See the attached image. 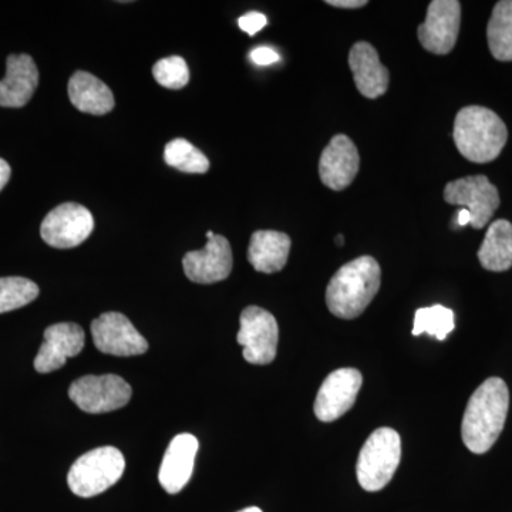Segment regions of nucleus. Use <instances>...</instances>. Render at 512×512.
<instances>
[{"label":"nucleus","instance_id":"obj_12","mask_svg":"<svg viewBox=\"0 0 512 512\" xmlns=\"http://www.w3.org/2000/svg\"><path fill=\"white\" fill-rule=\"evenodd\" d=\"M362 384V373L352 367L330 373L316 396L313 406L316 417L323 423H330L345 416L355 404Z\"/></svg>","mask_w":512,"mask_h":512},{"label":"nucleus","instance_id":"obj_25","mask_svg":"<svg viewBox=\"0 0 512 512\" xmlns=\"http://www.w3.org/2000/svg\"><path fill=\"white\" fill-rule=\"evenodd\" d=\"M39 296V286L20 276L0 278V313L16 311Z\"/></svg>","mask_w":512,"mask_h":512},{"label":"nucleus","instance_id":"obj_6","mask_svg":"<svg viewBox=\"0 0 512 512\" xmlns=\"http://www.w3.org/2000/svg\"><path fill=\"white\" fill-rule=\"evenodd\" d=\"M237 342L244 348V359L251 365H269L278 350L279 328L275 316L259 306H248L241 313Z\"/></svg>","mask_w":512,"mask_h":512},{"label":"nucleus","instance_id":"obj_31","mask_svg":"<svg viewBox=\"0 0 512 512\" xmlns=\"http://www.w3.org/2000/svg\"><path fill=\"white\" fill-rule=\"evenodd\" d=\"M454 221L457 222L458 227H466V225L471 222L470 212H468L466 208H461V210L458 211L457 217H454Z\"/></svg>","mask_w":512,"mask_h":512},{"label":"nucleus","instance_id":"obj_3","mask_svg":"<svg viewBox=\"0 0 512 512\" xmlns=\"http://www.w3.org/2000/svg\"><path fill=\"white\" fill-rule=\"evenodd\" d=\"M454 143L471 163H491L500 156L508 140L507 126L493 110L468 106L454 120Z\"/></svg>","mask_w":512,"mask_h":512},{"label":"nucleus","instance_id":"obj_5","mask_svg":"<svg viewBox=\"0 0 512 512\" xmlns=\"http://www.w3.org/2000/svg\"><path fill=\"white\" fill-rule=\"evenodd\" d=\"M126 460L119 448L99 447L77 458L67 474V484L77 497H96L123 477Z\"/></svg>","mask_w":512,"mask_h":512},{"label":"nucleus","instance_id":"obj_23","mask_svg":"<svg viewBox=\"0 0 512 512\" xmlns=\"http://www.w3.org/2000/svg\"><path fill=\"white\" fill-rule=\"evenodd\" d=\"M165 163L187 174H205L210 170V161L197 147L184 138H175L165 146Z\"/></svg>","mask_w":512,"mask_h":512},{"label":"nucleus","instance_id":"obj_29","mask_svg":"<svg viewBox=\"0 0 512 512\" xmlns=\"http://www.w3.org/2000/svg\"><path fill=\"white\" fill-rule=\"evenodd\" d=\"M326 3L340 9H359L367 5L366 0H328Z\"/></svg>","mask_w":512,"mask_h":512},{"label":"nucleus","instance_id":"obj_26","mask_svg":"<svg viewBox=\"0 0 512 512\" xmlns=\"http://www.w3.org/2000/svg\"><path fill=\"white\" fill-rule=\"evenodd\" d=\"M153 76L165 89L180 90L190 82V69L183 57L170 56L154 64Z\"/></svg>","mask_w":512,"mask_h":512},{"label":"nucleus","instance_id":"obj_8","mask_svg":"<svg viewBox=\"0 0 512 512\" xmlns=\"http://www.w3.org/2000/svg\"><path fill=\"white\" fill-rule=\"evenodd\" d=\"M444 200L447 204L466 208L470 212V225L474 229H483L494 217L501 202L497 188L485 175L451 181L444 188Z\"/></svg>","mask_w":512,"mask_h":512},{"label":"nucleus","instance_id":"obj_28","mask_svg":"<svg viewBox=\"0 0 512 512\" xmlns=\"http://www.w3.org/2000/svg\"><path fill=\"white\" fill-rule=\"evenodd\" d=\"M249 57H251L252 62L258 64V66H269V64L281 62V56H279L274 49H271V47H258Z\"/></svg>","mask_w":512,"mask_h":512},{"label":"nucleus","instance_id":"obj_11","mask_svg":"<svg viewBox=\"0 0 512 512\" xmlns=\"http://www.w3.org/2000/svg\"><path fill=\"white\" fill-rule=\"evenodd\" d=\"M461 25V3L457 0H434L426 20L419 26L420 45L433 55H448L457 43Z\"/></svg>","mask_w":512,"mask_h":512},{"label":"nucleus","instance_id":"obj_14","mask_svg":"<svg viewBox=\"0 0 512 512\" xmlns=\"http://www.w3.org/2000/svg\"><path fill=\"white\" fill-rule=\"evenodd\" d=\"M86 342L82 326L56 323L45 330V342L35 359L36 372L52 373L62 369L67 359L80 355Z\"/></svg>","mask_w":512,"mask_h":512},{"label":"nucleus","instance_id":"obj_2","mask_svg":"<svg viewBox=\"0 0 512 512\" xmlns=\"http://www.w3.org/2000/svg\"><path fill=\"white\" fill-rule=\"evenodd\" d=\"M382 269L372 256L350 261L330 279L326 289V305L340 319H356L379 292Z\"/></svg>","mask_w":512,"mask_h":512},{"label":"nucleus","instance_id":"obj_27","mask_svg":"<svg viewBox=\"0 0 512 512\" xmlns=\"http://www.w3.org/2000/svg\"><path fill=\"white\" fill-rule=\"evenodd\" d=\"M266 23H268V19L259 12H249L238 20L239 28L248 33L249 36H255L256 33L261 32L265 28Z\"/></svg>","mask_w":512,"mask_h":512},{"label":"nucleus","instance_id":"obj_4","mask_svg":"<svg viewBox=\"0 0 512 512\" xmlns=\"http://www.w3.org/2000/svg\"><path fill=\"white\" fill-rule=\"evenodd\" d=\"M402 458V440L396 430L382 427L370 434L360 450L356 476L369 493L383 490L392 481Z\"/></svg>","mask_w":512,"mask_h":512},{"label":"nucleus","instance_id":"obj_21","mask_svg":"<svg viewBox=\"0 0 512 512\" xmlns=\"http://www.w3.org/2000/svg\"><path fill=\"white\" fill-rule=\"evenodd\" d=\"M478 261L491 272H505L512 266V224L497 220L490 225L481 248Z\"/></svg>","mask_w":512,"mask_h":512},{"label":"nucleus","instance_id":"obj_22","mask_svg":"<svg viewBox=\"0 0 512 512\" xmlns=\"http://www.w3.org/2000/svg\"><path fill=\"white\" fill-rule=\"evenodd\" d=\"M491 55L500 62H512V0L495 5L487 28Z\"/></svg>","mask_w":512,"mask_h":512},{"label":"nucleus","instance_id":"obj_18","mask_svg":"<svg viewBox=\"0 0 512 512\" xmlns=\"http://www.w3.org/2000/svg\"><path fill=\"white\" fill-rule=\"evenodd\" d=\"M349 66L357 90L367 99H377L389 89V70L380 62L379 53L370 43L353 45L349 53Z\"/></svg>","mask_w":512,"mask_h":512},{"label":"nucleus","instance_id":"obj_15","mask_svg":"<svg viewBox=\"0 0 512 512\" xmlns=\"http://www.w3.org/2000/svg\"><path fill=\"white\" fill-rule=\"evenodd\" d=\"M359 168V151L355 143L345 134L333 137L320 156V180L333 191L348 188L359 173Z\"/></svg>","mask_w":512,"mask_h":512},{"label":"nucleus","instance_id":"obj_19","mask_svg":"<svg viewBox=\"0 0 512 512\" xmlns=\"http://www.w3.org/2000/svg\"><path fill=\"white\" fill-rule=\"evenodd\" d=\"M291 245V238L284 232L256 231L249 242V264L262 274L282 271L288 262Z\"/></svg>","mask_w":512,"mask_h":512},{"label":"nucleus","instance_id":"obj_30","mask_svg":"<svg viewBox=\"0 0 512 512\" xmlns=\"http://www.w3.org/2000/svg\"><path fill=\"white\" fill-rule=\"evenodd\" d=\"M10 174H12V170H10V165L8 164V161H5L3 160V158H0V191H2L3 188L6 187V184L9 183Z\"/></svg>","mask_w":512,"mask_h":512},{"label":"nucleus","instance_id":"obj_10","mask_svg":"<svg viewBox=\"0 0 512 512\" xmlns=\"http://www.w3.org/2000/svg\"><path fill=\"white\" fill-rule=\"evenodd\" d=\"M94 346L101 353L113 356L144 355L148 342L130 322L119 312H107L92 322Z\"/></svg>","mask_w":512,"mask_h":512},{"label":"nucleus","instance_id":"obj_34","mask_svg":"<svg viewBox=\"0 0 512 512\" xmlns=\"http://www.w3.org/2000/svg\"><path fill=\"white\" fill-rule=\"evenodd\" d=\"M215 237V234L214 232L212 231H208L207 232V238H208V241H210V239L214 238Z\"/></svg>","mask_w":512,"mask_h":512},{"label":"nucleus","instance_id":"obj_9","mask_svg":"<svg viewBox=\"0 0 512 512\" xmlns=\"http://www.w3.org/2000/svg\"><path fill=\"white\" fill-rule=\"evenodd\" d=\"M94 228L92 212L76 202H66L46 215L40 227L43 241L50 247H79L90 237Z\"/></svg>","mask_w":512,"mask_h":512},{"label":"nucleus","instance_id":"obj_20","mask_svg":"<svg viewBox=\"0 0 512 512\" xmlns=\"http://www.w3.org/2000/svg\"><path fill=\"white\" fill-rule=\"evenodd\" d=\"M70 101L77 110L92 116H104L114 109V96L96 76L76 72L69 82Z\"/></svg>","mask_w":512,"mask_h":512},{"label":"nucleus","instance_id":"obj_7","mask_svg":"<svg viewBox=\"0 0 512 512\" xmlns=\"http://www.w3.org/2000/svg\"><path fill=\"white\" fill-rule=\"evenodd\" d=\"M130 384L116 375L84 376L72 383L70 399L83 412L100 414L114 412L130 402Z\"/></svg>","mask_w":512,"mask_h":512},{"label":"nucleus","instance_id":"obj_32","mask_svg":"<svg viewBox=\"0 0 512 512\" xmlns=\"http://www.w3.org/2000/svg\"><path fill=\"white\" fill-rule=\"evenodd\" d=\"M238 512H262V510H261V508H258V507H248V508H244V510H241Z\"/></svg>","mask_w":512,"mask_h":512},{"label":"nucleus","instance_id":"obj_33","mask_svg":"<svg viewBox=\"0 0 512 512\" xmlns=\"http://www.w3.org/2000/svg\"><path fill=\"white\" fill-rule=\"evenodd\" d=\"M343 242H345V239H343L342 235H338V238H336V244H338L339 247H342Z\"/></svg>","mask_w":512,"mask_h":512},{"label":"nucleus","instance_id":"obj_1","mask_svg":"<svg viewBox=\"0 0 512 512\" xmlns=\"http://www.w3.org/2000/svg\"><path fill=\"white\" fill-rule=\"evenodd\" d=\"M510 409V390L500 377H490L473 393L464 412L461 437L468 450L485 454L503 433Z\"/></svg>","mask_w":512,"mask_h":512},{"label":"nucleus","instance_id":"obj_24","mask_svg":"<svg viewBox=\"0 0 512 512\" xmlns=\"http://www.w3.org/2000/svg\"><path fill=\"white\" fill-rule=\"evenodd\" d=\"M456 328L454 312L443 305H433L429 308H421L414 316L413 335L420 336L429 333L440 342Z\"/></svg>","mask_w":512,"mask_h":512},{"label":"nucleus","instance_id":"obj_16","mask_svg":"<svg viewBox=\"0 0 512 512\" xmlns=\"http://www.w3.org/2000/svg\"><path fill=\"white\" fill-rule=\"evenodd\" d=\"M198 447V440L188 433L178 434L171 441L158 473V480L168 494L180 493L190 481Z\"/></svg>","mask_w":512,"mask_h":512},{"label":"nucleus","instance_id":"obj_13","mask_svg":"<svg viewBox=\"0 0 512 512\" xmlns=\"http://www.w3.org/2000/svg\"><path fill=\"white\" fill-rule=\"evenodd\" d=\"M234 258L228 239L215 235L201 251L185 254L183 266L185 275L191 282L201 285L224 281L232 271Z\"/></svg>","mask_w":512,"mask_h":512},{"label":"nucleus","instance_id":"obj_17","mask_svg":"<svg viewBox=\"0 0 512 512\" xmlns=\"http://www.w3.org/2000/svg\"><path fill=\"white\" fill-rule=\"evenodd\" d=\"M39 84V70L29 55H10L6 76L0 80V106L19 109L26 106Z\"/></svg>","mask_w":512,"mask_h":512}]
</instances>
